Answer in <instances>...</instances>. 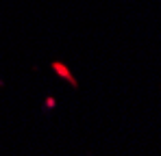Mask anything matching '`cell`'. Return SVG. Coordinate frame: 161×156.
Wrapping results in <instances>:
<instances>
[{
  "instance_id": "obj_1",
  "label": "cell",
  "mask_w": 161,
  "mask_h": 156,
  "mask_svg": "<svg viewBox=\"0 0 161 156\" xmlns=\"http://www.w3.org/2000/svg\"><path fill=\"white\" fill-rule=\"evenodd\" d=\"M50 67H53V72H54V74H57L59 78L68 80V85H70L72 89H79V82H76V78L72 76V72H70V67H68L65 63H61V61H54Z\"/></svg>"
},
{
  "instance_id": "obj_2",
  "label": "cell",
  "mask_w": 161,
  "mask_h": 156,
  "mask_svg": "<svg viewBox=\"0 0 161 156\" xmlns=\"http://www.w3.org/2000/svg\"><path fill=\"white\" fill-rule=\"evenodd\" d=\"M54 104H57V100H54V98H50V96H48V98H46V100H44V108H48V111H50V108H54Z\"/></svg>"
},
{
  "instance_id": "obj_3",
  "label": "cell",
  "mask_w": 161,
  "mask_h": 156,
  "mask_svg": "<svg viewBox=\"0 0 161 156\" xmlns=\"http://www.w3.org/2000/svg\"><path fill=\"white\" fill-rule=\"evenodd\" d=\"M0 85H2V82H0Z\"/></svg>"
}]
</instances>
